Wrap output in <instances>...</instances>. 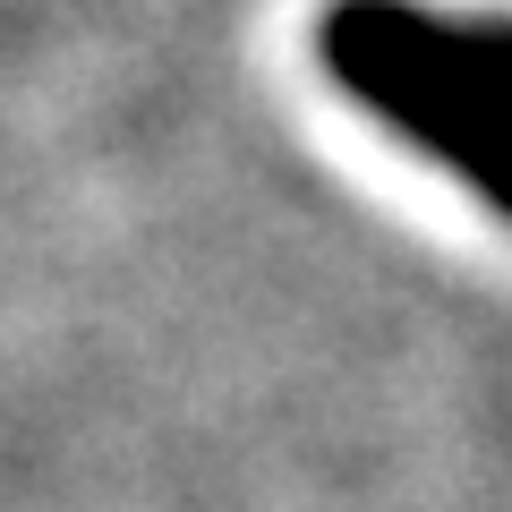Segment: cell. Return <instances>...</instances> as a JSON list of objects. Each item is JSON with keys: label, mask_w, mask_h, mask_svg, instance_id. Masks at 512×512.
I'll return each mask as SVG.
<instances>
[{"label": "cell", "mask_w": 512, "mask_h": 512, "mask_svg": "<svg viewBox=\"0 0 512 512\" xmlns=\"http://www.w3.org/2000/svg\"><path fill=\"white\" fill-rule=\"evenodd\" d=\"M308 52L342 103L453 171L495 222H512V9L325 0Z\"/></svg>", "instance_id": "6da1fadb"}]
</instances>
